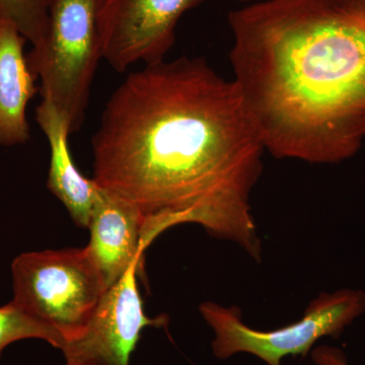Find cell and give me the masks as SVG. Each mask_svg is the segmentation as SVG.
<instances>
[{"instance_id": "cell-4", "label": "cell", "mask_w": 365, "mask_h": 365, "mask_svg": "<svg viewBox=\"0 0 365 365\" xmlns=\"http://www.w3.org/2000/svg\"><path fill=\"white\" fill-rule=\"evenodd\" d=\"M11 270L16 306L54 329L66 347L83 337L108 289L86 247L24 253Z\"/></svg>"}, {"instance_id": "cell-15", "label": "cell", "mask_w": 365, "mask_h": 365, "mask_svg": "<svg viewBox=\"0 0 365 365\" xmlns=\"http://www.w3.org/2000/svg\"><path fill=\"white\" fill-rule=\"evenodd\" d=\"M240 1H252V0H240ZM257 1H259V0H257Z\"/></svg>"}, {"instance_id": "cell-3", "label": "cell", "mask_w": 365, "mask_h": 365, "mask_svg": "<svg viewBox=\"0 0 365 365\" xmlns=\"http://www.w3.org/2000/svg\"><path fill=\"white\" fill-rule=\"evenodd\" d=\"M105 0H50L45 39L26 55L40 79L43 100L66 120L71 134L81 130L91 85L102 57L100 18Z\"/></svg>"}, {"instance_id": "cell-1", "label": "cell", "mask_w": 365, "mask_h": 365, "mask_svg": "<svg viewBox=\"0 0 365 365\" xmlns=\"http://www.w3.org/2000/svg\"><path fill=\"white\" fill-rule=\"evenodd\" d=\"M93 180L141 218V250L165 230L196 223L260 262L250 204L265 151L234 79L203 57L131 72L106 103L91 139Z\"/></svg>"}, {"instance_id": "cell-2", "label": "cell", "mask_w": 365, "mask_h": 365, "mask_svg": "<svg viewBox=\"0 0 365 365\" xmlns=\"http://www.w3.org/2000/svg\"><path fill=\"white\" fill-rule=\"evenodd\" d=\"M234 81L274 158L339 163L365 141V0H259L228 14Z\"/></svg>"}, {"instance_id": "cell-8", "label": "cell", "mask_w": 365, "mask_h": 365, "mask_svg": "<svg viewBox=\"0 0 365 365\" xmlns=\"http://www.w3.org/2000/svg\"><path fill=\"white\" fill-rule=\"evenodd\" d=\"M88 228L91 241L86 248L107 288L116 283L132 264H144L140 246L141 218L130 203L102 189Z\"/></svg>"}, {"instance_id": "cell-12", "label": "cell", "mask_w": 365, "mask_h": 365, "mask_svg": "<svg viewBox=\"0 0 365 365\" xmlns=\"http://www.w3.org/2000/svg\"><path fill=\"white\" fill-rule=\"evenodd\" d=\"M50 0H0V16L13 23L33 48L45 39Z\"/></svg>"}, {"instance_id": "cell-7", "label": "cell", "mask_w": 365, "mask_h": 365, "mask_svg": "<svg viewBox=\"0 0 365 365\" xmlns=\"http://www.w3.org/2000/svg\"><path fill=\"white\" fill-rule=\"evenodd\" d=\"M144 264L135 262L108 288L83 337L62 350L64 356L91 357L112 365H130L140 334L148 327H165L169 319L145 314L137 278Z\"/></svg>"}, {"instance_id": "cell-5", "label": "cell", "mask_w": 365, "mask_h": 365, "mask_svg": "<svg viewBox=\"0 0 365 365\" xmlns=\"http://www.w3.org/2000/svg\"><path fill=\"white\" fill-rule=\"evenodd\" d=\"M199 311L215 332L211 348L216 359L225 360L239 353H249L267 365H281V360L289 355L307 357L322 338H339L365 313V292L354 289L323 292L309 304L302 319L273 331H258L247 326L237 307L206 302Z\"/></svg>"}, {"instance_id": "cell-10", "label": "cell", "mask_w": 365, "mask_h": 365, "mask_svg": "<svg viewBox=\"0 0 365 365\" xmlns=\"http://www.w3.org/2000/svg\"><path fill=\"white\" fill-rule=\"evenodd\" d=\"M26 42L13 23L0 16V144L9 148L31 138L26 107L39 91L24 52Z\"/></svg>"}, {"instance_id": "cell-13", "label": "cell", "mask_w": 365, "mask_h": 365, "mask_svg": "<svg viewBox=\"0 0 365 365\" xmlns=\"http://www.w3.org/2000/svg\"><path fill=\"white\" fill-rule=\"evenodd\" d=\"M311 356L316 365H350L343 350L333 346H318L314 348Z\"/></svg>"}, {"instance_id": "cell-11", "label": "cell", "mask_w": 365, "mask_h": 365, "mask_svg": "<svg viewBox=\"0 0 365 365\" xmlns=\"http://www.w3.org/2000/svg\"><path fill=\"white\" fill-rule=\"evenodd\" d=\"M37 338L63 350L66 341L54 329L23 311L13 302L0 307V356L4 348L19 340Z\"/></svg>"}, {"instance_id": "cell-6", "label": "cell", "mask_w": 365, "mask_h": 365, "mask_svg": "<svg viewBox=\"0 0 365 365\" xmlns=\"http://www.w3.org/2000/svg\"><path fill=\"white\" fill-rule=\"evenodd\" d=\"M203 0H105L100 18L102 57L118 72L163 61L182 14Z\"/></svg>"}, {"instance_id": "cell-9", "label": "cell", "mask_w": 365, "mask_h": 365, "mask_svg": "<svg viewBox=\"0 0 365 365\" xmlns=\"http://www.w3.org/2000/svg\"><path fill=\"white\" fill-rule=\"evenodd\" d=\"M36 121L49 143L48 189L63 203L76 225L88 228L102 189L76 168L69 150L68 125L51 102L42 98L36 108Z\"/></svg>"}, {"instance_id": "cell-14", "label": "cell", "mask_w": 365, "mask_h": 365, "mask_svg": "<svg viewBox=\"0 0 365 365\" xmlns=\"http://www.w3.org/2000/svg\"><path fill=\"white\" fill-rule=\"evenodd\" d=\"M66 365H112L91 357L69 356L66 357Z\"/></svg>"}]
</instances>
